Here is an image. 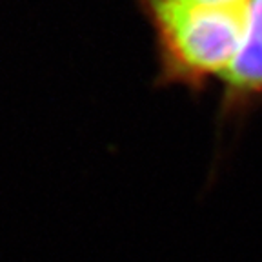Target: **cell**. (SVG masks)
<instances>
[{"label":"cell","instance_id":"obj_1","mask_svg":"<svg viewBox=\"0 0 262 262\" xmlns=\"http://www.w3.org/2000/svg\"><path fill=\"white\" fill-rule=\"evenodd\" d=\"M153 33L155 86L204 93L224 78L248 33L250 4L219 6L204 0H133Z\"/></svg>","mask_w":262,"mask_h":262},{"label":"cell","instance_id":"obj_2","mask_svg":"<svg viewBox=\"0 0 262 262\" xmlns=\"http://www.w3.org/2000/svg\"><path fill=\"white\" fill-rule=\"evenodd\" d=\"M221 122L242 120L262 106V0L250 2L248 33L237 60L222 78Z\"/></svg>","mask_w":262,"mask_h":262},{"label":"cell","instance_id":"obj_3","mask_svg":"<svg viewBox=\"0 0 262 262\" xmlns=\"http://www.w3.org/2000/svg\"><path fill=\"white\" fill-rule=\"evenodd\" d=\"M209 4H219V6H241V4H250L251 0H204Z\"/></svg>","mask_w":262,"mask_h":262}]
</instances>
